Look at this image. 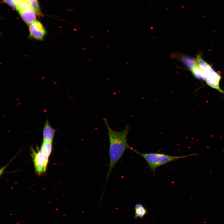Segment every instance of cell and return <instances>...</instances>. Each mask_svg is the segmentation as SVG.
I'll return each mask as SVG.
<instances>
[{
    "mask_svg": "<svg viewBox=\"0 0 224 224\" xmlns=\"http://www.w3.org/2000/svg\"><path fill=\"white\" fill-rule=\"evenodd\" d=\"M103 120L107 130L109 140L110 165L102 194V196L110 173L116 163L121 158L127 149L132 150L133 149L129 146L127 142V137L130 129V127L128 124L125 125L123 130L118 131L111 128L106 118H103Z\"/></svg>",
    "mask_w": 224,
    "mask_h": 224,
    "instance_id": "1",
    "label": "cell"
},
{
    "mask_svg": "<svg viewBox=\"0 0 224 224\" xmlns=\"http://www.w3.org/2000/svg\"><path fill=\"white\" fill-rule=\"evenodd\" d=\"M132 151L143 158L147 163L150 169L154 173L158 167L169 162L183 158L199 155V154L195 153L187 155L175 156L160 153H141L134 149Z\"/></svg>",
    "mask_w": 224,
    "mask_h": 224,
    "instance_id": "2",
    "label": "cell"
},
{
    "mask_svg": "<svg viewBox=\"0 0 224 224\" xmlns=\"http://www.w3.org/2000/svg\"><path fill=\"white\" fill-rule=\"evenodd\" d=\"M196 60L203 71V80L210 87L224 93L220 87L219 82L221 78L220 74L205 61L200 55H197Z\"/></svg>",
    "mask_w": 224,
    "mask_h": 224,
    "instance_id": "3",
    "label": "cell"
},
{
    "mask_svg": "<svg viewBox=\"0 0 224 224\" xmlns=\"http://www.w3.org/2000/svg\"><path fill=\"white\" fill-rule=\"evenodd\" d=\"M36 151L31 149V156L35 172L39 175H42L46 171L49 161L48 157L42 149L37 147Z\"/></svg>",
    "mask_w": 224,
    "mask_h": 224,
    "instance_id": "4",
    "label": "cell"
},
{
    "mask_svg": "<svg viewBox=\"0 0 224 224\" xmlns=\"http://www.w3.org/2000/svg\"><path fill=\"white\" fill-rule=\"evenodd\" d=\"M28 26L29 38L38 41L44 39L47 32L40 21L36 20Z\"/></svg>",
    "mask_w": 224,
    "mask_h": 224,
    "instance_id": "5",
    "label": "cell"
},
{
    "mask_svg": "<svg viewBox=\"0 0 224 224\" xmlns=\"http://www.w3.org/2000/svg\"><path fill=\"white\" fill-rule=\"evenodd\" d=\"M56 130L53 128L49 124L48 119L45 121L43 129V140L52 141Z\"/></svg>",
    "mask_w": 224,
    "mask_h": 224,
    "instance_id": "6",
    "label": "cell"
},
{
    "mask_svg": "<svg viewBox=\"0 0 224 224\" xmlns=\"http://www.w3.org/2000/svg\"><path fill=\"white\" fill-rule=\"evenodd\" d=\"M19 13L22 20L27 25L36 20V13L33 10Z\"/></svg>",
    "mask_w": 224,
    "mask_h": 224,
    "instance_id": "7",
    "label": "cell"
},
{
    "mask_svg": "<svg viewBox=\"0 0 224 224\" xmlns=\"http://www.w3.org/2000/svg\"><path fill=\"white\" fill-rule=\"evenodd\" d=\"M134 215L135 219H142L148 212L147 209L141 203H137L134 207Z\"/></svg>",
    "mask_w": 224,
    "mask_h": 224,
    "instance_id": "8",
    "label": "cell"
},
{
    "mask_svg": "<svg viewBox=\"0 0 224 224\" xmlns=\"http://www.w3.org/2000/svg\"><path fill=\"white\" fill-rule=\"evenodd\" d=\"M19 13L32 10L28 0H19L16 2Z\"/></svg>",
    "mask_w": 224,
    "mask_h": 224,
    "instance_id": "9",
    "label": "cell"
},
{
    "mask_svg": "<svg viewBox=\"0 0 224 224\" xmlns=\"http://www.w3.org/2000/svg\"><path fill=\"white\" fill-rule=\"evenodd\" d=\"M189 69L196 78L200 80L203 79V71L197 61Z\"/></svg>",
    "mask_w": 224,
    "mask_h": 224,
    "instance_id": "10",
    "label": "cell"
},
{
    "mask_svg": "<svg viewBox=\"0 0 224 224\" xmlns=\"http://www.w3.org/2000/svg\"><path fill=\"white\" fill-rule=\"evenodd\" d=\"M40 148L49 157L52 151V141L43 140Z\"/></svg>",
    "mask_w": 224,
    "mask_h": 224,
    "instance_id": "11",
    "label": "cell"
},
{
    "mask_svg": "<svg viewBox=\"0 0 224 224\" xmlns=\"http://www.w3.org/2000/svg\"><path fill=\"white\" fill-rule=\"evenodd\" d=\"M32 9L39 16L41 15L39 4L37 0H28Z\"/></svg>",
    "mask_w": 224,
    "mask_h": 224,
    "instance_id": "12",
    "label": "cell"
},
{
    "mask_svg": "<svg viewBox=\"0 0 224 224\" xmlns=\"http://www.w3.org/2000/svg\"><path fill=\"white\" fill-rule=\"evenodd\" d=\"M3 1L13 9L17 10V6L14 0H3Z\"/></svg>",
    "mask_w": 224,
    "mask_h": 224,
    "instance_id": "13",
    "label": "cell"
},
{
    "mask_svg": "<svg viewBox=\"0 0 224 224\" xmlns=\"http://www.w3.org/2000/svg\"><path fill=\"white\" fill-rule=\"evenodd\" d=\"M14 1L15 2H17V1H19V0H14Z\"/></svg>",
    "mask_w": 224,
    "mask_h": 224,
    "instance_id": "14",
    "label": "cell"
}]
</instances>
